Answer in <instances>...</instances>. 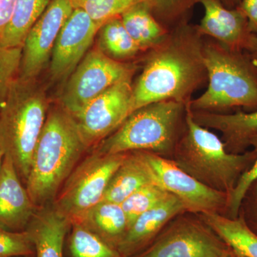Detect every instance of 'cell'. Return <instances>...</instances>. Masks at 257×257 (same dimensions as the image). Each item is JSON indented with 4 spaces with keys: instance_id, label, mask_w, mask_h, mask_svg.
Segmentation results:
<instances>
[{
    "instance_id": "603a6c76",
    "label": "cell",
    "mask_w": 257,
    "mask_h": 257,
    "mask_svg": "<svg viewBox=\"0 0 257 257\" xmlns=\"http://www.w3.org/2000/svg\"><path fill=\"white\" fill-rule=\"evenodd\" d=\"M52 0H16L11 21L0 39V47H23L30 29L46 10Z\"/></svg>"
},
{
    "instance_id": "e0dca14e",
    "label": "cell",
    "mask_w": 257,
    "mask_h": 257,
    "mask_svg": "<svg viewBox=\"0 0 257 257\" xmlns=\"http://www.w3.org/2000/svg\"><path fill=\"white\" fill-rule=\"evenodd\" d=\"M71 225L69 219L53 207L37 209L25 230L37 257H64V243Z\"/></svg>"
},
{
    "instance_id": "3957f363",
    "label": "cell",
    "mask_w": 257,
    "mask_h": 257,
    "mask_svg": "<svg viewBox=\"0 0 257 257\" xmlns=\"http://www.w3.org/2000/svg\"><path fill=\"white\" fill-rule=\"evenodd\" d=\"M189 101L185 104V133L176 145L173 160L182 170L209 188L228 194L252 165L254 151L233 154L207 128L196 122Z\"/></svg>"
},
{
    "instance_id": "9c48e42d",
    "label": "cell",
    "mask_w": 257,
    "mask_h": 257,
    "mask_svg": "<svg viewBox=\"0 0 257 257\" xmlns=\"http://www.w3.org/2000/svg\"><path fill=\"white\" fill-rule=\"evenodd\" d=\"M231 250L202 219H178L134 257H229Z\"/></svg>"
},
{
    "instance_id": "e575fe53",
    "label": "cell",
    "mask_w": 257,
    "mask_h": 257,
    "mask_svg": "<svg viewBox=\"0 0 257 257\" xmlns=\"http://www.w3.org/2000/svg\"><path fill=\"white\" fill-rule=\"evenodd\" d=\"M5 154L4 150H3V147H2L1 143H0V173H1L2 167H3V161H4Z\"/></svg>"
},
{
    "instance_id": "83f0119b",
    "label": "cell",
    "mask_w": 257,
    "mask_h": 257,
    "mask_svg": "<svg viewBox=\"0 0 257 257\" xmlns=\"http://www.w3.org/2000/svg\"><path fill=\"white\" fill-rule=\"evenodd\" d=\"M146 3L155 19L165 28L167 25L185 23V18L199 0H142Z\"/></svg>"
},
{
    "instance_id": "6da1fadb",
    "label": "cell",
    "mask_w": 257,
    "mask_h": 257,
    "mask_svg": "<svg viewBox=\"0 0 257 257\" xmlns=\"http://www.w3.org/2000/svg\"><path fill=\"white\" fill-rule=\"evenodd\" d=\"M199 36L197 28L181 24L157 47L133 87L131 114L158 101H189L206 72Z\"/></svg>"
},
{
    "instance_id": "7c38bea8",
    "label": "cell",
    "mask_w": 257,
    "mask_h": 257,
    "mask_svg": "<svg viewBox=\"0 0 257 257\" xmlns=\"http://www.w3.org/2000/svg\"><path fill=\"white\" fill-rule=\"evenodd\" d=\"M73 10L69 0H52L25 38L18 77L36 79L41 73L50 60L61 29Z\"/></svg>"
},
{
    "instance_id": "ffe728a7",
    "label": "cell",
    "mask_w": 257,
    "mask_h": 257,
    "mask_svg": "<svg viewBox=\"0 0 257 257\" xmlns=\"http://www.w3.org/2000/svg\"><path fill=\"white\" fill-rule=\"evenodd\" d=\"M79 223L117 250L128 230L121 204L101 201L72 222Z\"/></svg>"
},
{
    "instance_id": "d4e9b609",
    "label": "cell",
    "mask_w": 257,
    "mask_h": 257,
    "mask_svg": "<svg viewBox=\"0 0 257 257\" xmlns=\"http://www.w3.org/2000/svg\"><path fill=\"white\" fill-rule=\"evenodd\" d=\"M68 250L69 257H122L116 248L77 222L71 225Z\"/></svg>"
},
{
    "instance_id": "4fadbf2b",
    "label": "cell",
    "mask_w": 257,
    "mask_h": 257,
    "mask_svg": "<svg viewBox=\"0 0 257 257\" xmlns=\"http://www.w3.org/2000/svg\"><path fill=\"white\" fill-rule=\"evenodd\" d=\"M99 28L84 11L74 9L61 29L50 58V74L63 80L87 55Z\"/></svg>"
},
{
    "instance_id": "f546056e",
    "label": "cell",
    "mask_w": 257,
    "mask_h": 257,
    "mask_svg": "<svg viewBox=\"0 0 257 257\" xmlns=\"http://www.w3.org/2000/svg\"><path fill=\"white\" fill-rule=\"evenodd\" d=\"M249 146H252L256 154V159L252 165L240 177L234 190L228 197L226 211L230 218L238 217L240 207L251 184L257 179V133L250 139Z\"/></svg>"
},
{
    "instance_id": "5b68a950",
    "label": "cell",
    "mask_w": 257,
    "mask_h": 257,
    "mask_svg": "<svg viewBox=\"0 0 257 257\" xmlns=\"http://www.w3.org/2000/svg\"><path fill=\"white\" fill-rule=\"evenodd\" d=\"M202 58L209 84L202 95L189 101L193 111L257 109V64L251 55L210 44L203 47Z\"/></svg>"
},
{
    "instance_id": "5bb4252c",
    "label": "cell",
    "mask_w": 257,
    "mask_h": 257,
    "mask_svg": "<svg viewBox=\"0 0 257 257\" xmlns=\"http://www.w3.org/2000/svg\"><path fill=\"white\" fill-rule=\"evenodd\" d=\"M204 7V18L197 30L209 35L222 46L235 52H252L257 37L248 30L247 20L236 8L228 9L220 0H199Z\"/></svg>"
},
{
    "instance_id": "cb8c5ba5",
    "label": "cell",
    "mask_w": 257,
    "mask_h": 257,
    "mask_svg": "<svg viewBox=\"0 0 257 257\" xmlns=\"http://www.w3.org/2000/svg\"><path fill=\"white\" fill-rule=\"evenodd\" d=\"M97 34L98 49L113 60L120 62L133 57L140 51L125 30L120 16L108 20Z\"/></svg>"
},
{
    "instance_id": "f1b7e54d",
    "label": "cell",
    "mask_w": 257,
    "mask_h": 257,
    "mask_svg": "<svg viewBox=\"0 0 257 257\" xmlns=\"http://www.w3.org/2000/svg\"><path fill=\"white\" fill-rule=\"evenodd\" d=\"M21 58L22 47H0V109L18 78Z\"/></svg>"
},
{
    "instance_id": "1f68e13d",
    "label": "cell",
    "mask_w": 257,
    "mask_h": 257,
    "mask_svg": "<svg viewBox=\"0 0 257 257\" xmlns=\"http://www.w3.org/2000/svg\"><path fill=\"white\" fill-rule=\"evenodd\" d=\"M237 8L246 17L248 30L257 37V0H241Z\"/></svg>"
},
{
    "instance_id": "52a82bcc",
    "label": "cell",
    "mask_w": 257,
    "mask_h": 257,
    "mask_svg": "<svg viewBox=\"0 0 257 257\" xmlns=\"http://www.w3.org/2000/svg\"><path fill=\"white\" fill-rule=\"evenodd\" d=\"M127 153L94 151L69 175L52 207L72 222L102 201L109 181Z\"/></svg>"
},
{
    "instance_id": "4316f807",
    "label": "cell",
    "mask_w": 257,
    "mask_h": 257,
    "mask_svg": "<svg viewBox=\"0 0 257 257\" xmlns=\"http://www.w3.org/2000/svg\"><path fill=\"white\" fill-rule=\"evenodd\" d=\"M142 0H69L73 9L82 10L99 29L108 20L120 16Z\"/></svg>"
},
{
    "instance_id": "4dcf8cb0",
    "label": "cell",
    "mask_w": 257,
    "mask_h": 257,
    "mask_svg": "<svg viewBox=\"0 0 257 257\" xmlns=\"http://www.w3.org/2000/svg\"><path fill=\"white\" fill-rule=\"evenodd\" d=\"M35 252L26 231H11L0 228V257L25 256Z\"/></svg>"
},
{
    "instance_id": "ba28073f",
    "label": "cell",
    "mask_w": 257,
    "mask_h": 257,
    "mask_svg": "<svg viewBox=\"0 0 257 257\" xmlns=\"http://www.w3.org/2000/svg\"><path fill=\"white\" fill-rule=\"evenodd\" d=\"M135 69L133 64L113 60L99 49L89 51L69 76L61 97V106L74 116L112 86L132 81Z\"/></svg>"
},
{
    "instance_id": "7402d4cb",
    "label": "cell",
    "mask_w": 257,
    "mask_h": 257,
    "mask_svg": "<svg viewBox=\"0 0 257 257\" xmlns=\"http://www.w3.org/2000/svg\"><path fill=\"white\" fill-rule=\"evenodd\" d=\"M120 17L125 30L140 50L157 47L167 38V30L143 1L133 5Z\"/></svg>"
},
{
    "instance_id": "ac0fdd59",
    "label": "cell",
    "mask_w": 257,
    "mask_h": 257,
    "mask_svg": "<svg viewBox=\"0 0 257 257\" xmlns=\"http://www.w3.org/2000/svg\"><path fill=\"white\" fill-rule=\"evenodd\" d=\"M192 113L196 122L201 126L220 132L226 150L231 153H243L249 147L250 139L257 133V109L250 113L239 111L229 114L210 111Z\"/></svg>"
},
{
    "instance_id": "44dd1931",
    "label": "cell",
    "mask_w": 257,
    "mask_h": 257,
    "mask_svg": "<svg viewBox=\"0 0 257 257\" xmlns=\"http://www.w3.org/2000/svg\"><path fill=\"white\" fill-rule=\"evenodd\" d=\"M237 257H257V235L241 217L230 218L219 213L199 214Z\"/></svg>"
},
{
    "instance_id": "277c9868",
    "label": "cell",
    "mask_w": 257,
    "mask_h": 257,
    "mask_svg": "<svg viewBox=\"0 0 257 257\" xmlns=\"http://www.w3.org/2000/svg\"><path fill=\"white\" fill-rule=\"evenodd\" d=\"M48 108L46 92L36 79L18 77L0 109V143L25 183Z\"/></svg>"
},
{
    "instance_id": "8992f818",
    "label": "cell",
    "mask_w": 257,
    "mask_h": 257,
    "mask_svg": "<svg viewBox=\"0 0 257 257\" xmlns=\"http://www.w3.org/2000/svg\"><path fill=\"white\" fill-rule=\"evenodd\" d=\"M185 104L162 101L140 108L101 142L96 151L107 155L145 151L166 158L173 156Z\"/></svg>"
},
{
    "instance_id": "2e32d148",
    "label": "cell",
    "mask_w": 257,
    "mask_h": 257,
    "mask_svg": "<svg viewBox=\"0 0 257 257\" xmlns=\"http://www.w3.org/2000/svg\"><path fill=\"white\" fill-rule=\"evenodd\" d=\"M182 203L171 195L159 205L139 216L131 225L117 247L122 257H134L146 249L166 225L185 212Z\"/></svg>"
},
{
    "instance_id": "8fae6325",
    "label": "cell",
    "mask_w": 257,
    "mask_h": 257,
    "mask_svg": "<svg viewBox=\"0 0 257 257\" xmlns=\"http://www.w3.org/2000/svg\"><path fill=\"white\" fill-rule=\"evenodd\" d=\"M132 96V81L118 83L73 116L88 149L102 142L130 116Z\"/></svg>"
},
{
    "instance_id": "836d02e7",
    "label": "cell",
    "mask_w": 257,
    "mask_h": 257,
    "mask_svg": "<svg viewBox=\"0 0 257 257\" xmlns=\"http://www.w3.org/2000/svg\"><path fill=\"white\" fill-rule=\"evenodd\" d=\"M220 1L228 9H235L239 6L241 0H220Z\"/></svg>"
},
{
    "instance_id": "9a60e30c",
    "label": "cell",
    "mask_w": 257,
    "mask_h": 257,
    "mask_svg": "<svg viewBox=\"0 0 257 257\" xmlns=\"http://www.w3.org/2000/svg\"><path fill=\"white\" fill-rule=\"evenodd\" d=\"M37 208L22 184L13 161L5 156L0 173V228L25 231Z\"/></svg>"
},
{
    "instance_id": "d6986e66",
    "label": "cell",
    "mask_w": 257,
    "mask_h": 257,
    "mask_svg": "<svg viewBox=\"0 0 257 257\" xmlns=\"http://www.w3.org/2000/svg\"><path fill=\"white\" fill-rule=\"evenodd\" d=\"M150 184H156L141 151L128 152L114 172L102 201L121 204L134 192Z\"/></svg>"
},
{
    "instance_id": "d590c367",
    "label": "cell",
    "mask_w": 257,
    "mask_h": 257,
    "mask_svg": "<svg viewBox=\"0 0 257 257\" xmlns=\"http://www.w3.org/2000/svg\"><path fill=\"white\" fill-rule=\"evenodd\" d=\"M251 57H252L253 60H254L255 62H256L257 64V42L256 45H255L254 48H253L252 52H251Z\"/></svg>"
},
{
    "instance_id": "484cf974",
    "label": "cell",
    "mask_w": 257,
    "mask_h": 257,
    "mask_svg": "<svg viewBox=\"0 0 257 257\" xmlns=\"http://www.w3.org/2000/svg\"><path fill=\"white\" fill-rule=\"evenodd\" d=\"M171 195L158 184H150L126 198L121 206L127 219L128 229L139 216L159 205Z\"/></svg>"
},
{
    "instance_id": "30bf717a",
    "label": "cell",
    "mask_w": 257,
    "mask_h": 257,
    "mask_svg": "<svg viewBox=\"0 0 257 257\" xmlns=\"http://www.w3.org/2000/svg\"><path fill=\"white\" fill-rule=\"evenodd\" d=\"M155 183L175 196L186 211L204 214L226 210L228 194L209 188L189 175L172 160L141 151Z\"/></svg>"
},
{
    "instance_id": "8d00e7d4",
    "label": "cell",
    "mask_w": 257,
    "mask_h": 257,
    "mask_svg": "<svg viewBox=\"0 0 257 257\" xmlns=\"http://www.w3.org/2000/svg\"><path fill=\"white\" fill-rule=\"evenodd\" d=\"M229 257H237V256H236V255H235L234 253L231 252V254H230V256Z\"/></svg>"
},
{
    "instance_id": "d6a6232c",
    "label": "cell",
    "mask_w": 257,
    "mask_h": 257,
    "mask_svg": "<svg viewBox=\"0 0 257 257\" xmlns=\"http://www.w3.org/2000/svg\"><path fill=\"white\" fill-rule=\"evenodd\" d=\"M16 0H0V39L13 18Z\"/></svg>"
},
{
    "instance_id": "7a4b0ae2",
    "label": "cell",
    "mask_w": 257,
    "mask_h": 257,
    "mask_svg": "<svg viewBox=\"0 0 257 257\" xmlns=\"http://www.w3.org/2000/svg\"><path fill=\"white\" fill-rule=\"evenodd\" d=\"M87 149L72 114L62 106L48 111L26 181L27 190L37 207L55 200Z\"/></svg>"
}]
</instances>
